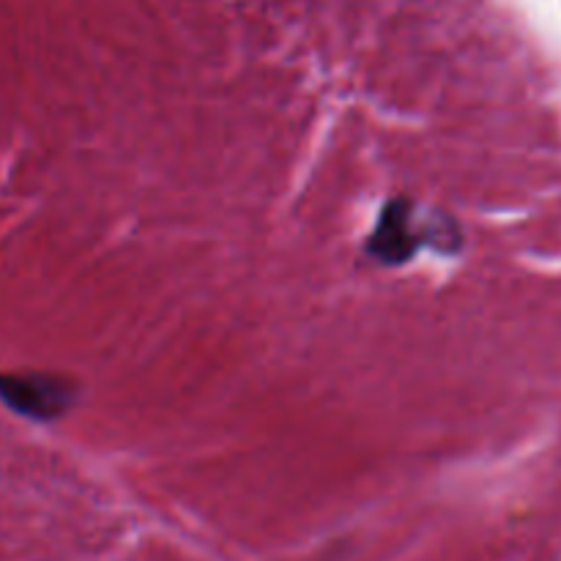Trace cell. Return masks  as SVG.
I'll return each mask as SVG.
<instances>
[{"label": "cell", "mask_w": 561, "mask_h": 561, "mask_svg": "<svg viewBox=\"0 0 561 561\" xmlns=\"http://www.w3.org/2000/svg\"><path fill=\"white\" fill-rule=\"evenodd\" d=\"M0 400L33 420H53L69 409L71 389L47 376H0Z\"/></svg>", "instance_id": "2"}, {"label": "cell", "mask_w": 561, "mask_h": 561, "mask_svg": "<svg viewBox=\"0 0 561 561\" xmlns=\"http://www.w3.org/2000/svg\"><path fill=\"white\" fill-rule=\"evenodd\" d=\"M458 228L442 214H420L411 201H392L383 206L376 230L367 241V255L383 266L411 261L422 247L453 250Z\"/></svg>", "instance_id": "1"}]
</instances>
